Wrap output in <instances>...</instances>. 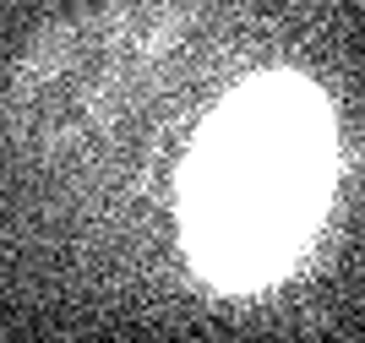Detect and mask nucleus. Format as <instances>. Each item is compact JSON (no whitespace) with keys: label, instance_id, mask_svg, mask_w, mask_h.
Returning a JSON list of instances; mask_svg holds the SVG:
<instances>
[{"label":"nucleus","instance_id":"obj_1","mask_svg":"<svg viewBox=\"0 0 365 343\" xmlns=\"http://www.w3.org/2000/svg\"><path fill=\"white\" fill-rule=\"evenodd\" d=\"M333 191V126L300 82H257L207 126L185 169V251L224 289L278 278Z\"/></svg>","mask_w":365,"mask_h":343}]
</instances>
